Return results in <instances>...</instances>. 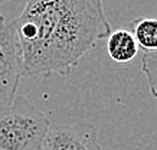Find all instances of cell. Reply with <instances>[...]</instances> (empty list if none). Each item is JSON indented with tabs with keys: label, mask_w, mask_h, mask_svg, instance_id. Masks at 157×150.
I'll return each instance as SVG.
<instances>
[{
	"label": "cell",
	"mask_w": 157,
	"mask_h": 150,
	"mask_svg": "<svg viewBox=\"0 0 157 150\" xmlns=\"http://www.w3.org/2000/svg\"><path fill=\"white\" fill-rule=\"evenodd\" d=\"M12 23L30 78L68 77L111 33L102 0H26Z\"/></svg>",
	"instance_id": "1"
},
{
	"label": "cell",
	"mask_w": 157,
	"mask_h": 150,
	"mask_svg": "<svg viewBox=\"0 0 157 150\" xmlns=\"http://www.w3.org/2000/svg\"><path fill=\"white\" fill-rule=\"evenodd\" d=\"M49 127L48 114L17 94L12 106L0 110V150H40Z\"/></svg>",
	"instance_id": "2"
},
{
	"label": "cell",
	"mask_w": 157,
	"mask_h": 150,
	"mask_svg": "<svg viewBox=\"0 0 157 150\" xmlns=\"http://www.w3.org/2000/svg\"><path fill=\"white\" fill-rule=\"evenodd\" d=\"M23 52L13 23L0 30V110L12 106L23 78Z\"/></svg>",
	"instance_id": "3"
},
{
	"label": "cell",
	"mask_w": 157,
	"mask_h": 150,
	"mask_svg": "<svg viewBox=\"0 0 157 150\" xmlns=\"http://www.w3.org/2000/svg\"><path fill=\"white\" fill-rule=\"evenodd\" d=\"M40 150H104L98 140V127L92 123L51 126Z\"/></svg>",
	"instance_id": "4"
},
{
	"label": "cell",
	"mask_w": 157,
	"mask_h": 150,
	"mask_svg": "<svg viewBox=\"0 0 157 150\" xmlns=\"http://www.w3.org/2000/svg\"><path fill=\"white\" fill-rule=\"evenodd\" d=\"M107 51L114 62L127 63L138 55V45L131 30L118 29L107 38Z\"/></svg>",
	"instance_id": "5"
},
{
	"label": "cell",
	"mask_w": 157,
	"mask_h": 150,
	"mask_svg": "<svg viewBox=\"0 0 157 150\" xmlns=\"http://www.w3.org/2000/svg\"><path fill=\"white\" fill-rule=\"evenodd\" d=\"M130 30L144 52H157V19L138 17L131 20Z\"/></svg>",
	"instance_id": "6"
},
{
	"label": "cell",
	"mask_w": 157,
	"mask_h": 150,
	"mask_svg": "<svg viewBox=\"0 0 157 150\" xmlns=\"http://www.w3.org/2000/svg\"><path fill=\"white\" fill-rule=\"evenodd\" d=\"M141 72L147 78V84L151 95L157 98V52H143Z\"/></svg>",
	"instance_id": "7"
},
{
	"label": "cell",
	"mask_w": 157,
	"mask_h": 150,
	"mask_svg": "<svg viewBox=\"0 0 157 150\" xmlns=\"http://www.w3.org/2000/svg\"><path fill=\"white\" fill-rule=\"evenodd\" d=\"M5 26H6V22H5V16H3V15H2V13H0V30L3 29Z\"/></svg>",
	"instance_id": "8"
},
{
	"label": "cell",
	"mask_w": 157,
	"mask_h": 150,
	"mask_svg": "<svg viewBox=\"0 0 157 150\" xmlns=\"http://www.w3.org/2000/svg\"><path fill=\"white\" fill-rule=\"evenodd\" d=\"M6 2H9V0H0V5H2V3H6Z\"/></svg>",
	"instance_id": "9"
}]
</instances>
